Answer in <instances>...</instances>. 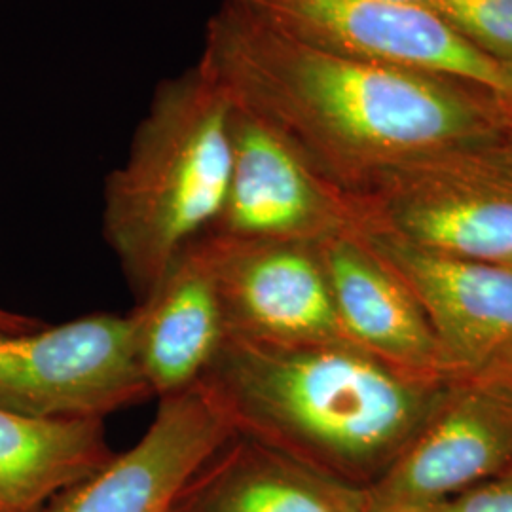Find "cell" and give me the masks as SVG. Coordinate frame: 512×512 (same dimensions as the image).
<instances>
[{"mask_svg":"<svg viewBox=\"0 0 512 512\" xmlns=\"http://www.w3.org/2000/svg\"><path fill=\"white\" fill-rule=\"evenodd\" d=\"M351 342L226 338L198 385L234 435L351 486L384 473L450 387Z\"/></svg>","mask_w":512,"mask_h":512,"instance_id":"2","label":"cell"},{"mask_svg":"<svg viewBox=\"0 0 512 512\" xmlns=\"http://www.w3.org/2000/svg\"><path fill=\"white\" fill-rule=\"evenodd\" d=\"M387 2H399V4H410V6H421V8H429L437 2V0H387Z\"/></svg>","mask_w":512,"mask_h":512,"instance_id":"19","label":"cell"},{"mask_svg":"<svg viewBox=\"0 0 512 512\" xmlns=\"http://www.w3.org/2000/svg\"><path fill=\"white\" fill-rule=\"evenodd\" d=\"M431 10L480 52L512 65V0H437Z\"/></svg>","mask_w":512,"mask_h":512,"instance_id":"16","label":"cell"},{"mask_svg":"<svg viewBox=\"0 0 512 512\" xmlns=\"http://www.w3.org/2000/svg\"><path fill=\"white\" fill-rule=\"evenodd\" d=\"M230 143L226 198L207 234L319 245L359 232L355 198L329 181L281 129L234 99Z\"/></svg>","mask_w":512,"mask_h":512,"instance_id":"8","label":"cell"},{"mask_svg":"<svg viewBox=\"0 0 512 512\" xmlns=\"http://www.w3.org/2000/svg\"><path fill=\"white\" fill-rule=\"evenodd\" d=\"M112 456L105 420H46L0 406V512H42Z\"/></svg>","mask_w":512,"mask_h":512,"instance_id":"15","label":"cell"},{"mask_svg":"<svg viewBox=\"0 0 512 512\" xmlns=\"http://www.w3.org/2000/svg\"><path fill=\"white\" fill-rule=\"evenodd\" d=\"M230 338L262 344L349 342L317 245L205 234Z\"/></svg>","mask_w":512,"mask_h":512,"instance_id":"10","label":"cell"},{"mask_svg":"<svg viewBox=\"0 0 512 512\" xmlns=\"http://www.w3.org/2000/svg\"><path fill=\"white\" fill-rule=\"evenodd\" d=\"M232 97L198 61L160 84L105 184L103 234L137 302L219 219L232 165Z\"/></svg>","mask_w":512,"mask_h":512,"instance_id":"3","label":"cell"},{"mask_svg":"<svg viewBox=\"0 0 512 512\" xmlns=\"http://www.w3.org/2000/svg\"><path fill=\"white\" fill-rule=\"evenodd\" d=\"M311 46L440 76L490 93L512 114V65L480 52L429 8L387 0H230Z\"/></svg>","mask_w":512,"mask_h":512,"instance_id":"6","label":"cell"},{"mask_svg":"<svg viewBox=\"0 0 512 512\" xmlns=\"http://www.w3.org/2000/svg\"><path fill=\"white\" fill-rule=\"evenodd\" d=\"M429 512H512V465L488 482Z\"/></svg>","mask_w":512,"mask_h":512,"instance_id":"17","label":"cell"},{"mask_svg":"<svg viewBox=\"0 0 512 512\" xmlns=\"http://www.w3.org/2000/svg\"><path fill=\"white\" fill-rule=\"evenodd\" d=\"M200 63L351 196L393 165L501 143L512 120L490 93L311 46L230 0L205 27Z\"/></svg>","mask_w":512,"mask_h":512,"instance_id":"1","label":"cell"},{"mask_svg":"<svg viewBox=\"0 0 512 512\" xmlns=\"http://www.w3.org/2000/svg\"><path fill=\"white\" fill-rule=\"evenodd\" d=\"M42 325L44 323L40 319L0 308V330H6V332H25V330L38 329Z\"/></svg>","mask_w":512,"mask_h":512,"instance_id":"18","label":"cell"},{"mask_svg":"<svg viewBox=\"0 0 512 512\" xmlns=\"http://www.w3.org/2000/svg\"><path fill=\"white\" fill-rule=\"evenodd\" d=\"M414 294L452 378L512 374V266L439 255L384 232H357Z\"/></svg>","mask_w":512,"mask_h":512,"instance_id":"9","label":"cell"},{"mask_svg":"<svg viewBox=\"0 0 512 512\" xmlns=\"http://www.w3.org/2000/svg\"><path fill=\"white\" fill-rule=\"evenodd\" d=\"M363 230L439 255L512 266V152L448 148L393 165L353 196Z\"/></svg>","mask_w":512,"mask_h":512,"instance_id":"4","label":"cell"},{"mask_svg":"<svg viewBox=\"0 0 512 512\" xmlns=\"http://www.w3.org/2000/svg\"><path fill=\"white\" fill-rule=\"evenodd\" d=\"M150 397L137 361L133 311L0 330L2 408L46 420H105Z\"/></svg>","mask_w":512,"mask_h":512,"instance_id":"5","label":"cell"},{"mask_svg":"<svg viewBox=\"0 0 512 512\" xmlns=\"http://www.w3.org/2000/svg\"><path fill=\"white\" fill-rule=\"evenodd\" d=\"M133 315L137 361L152 397L198 385L228 338L205 236L173 260Z\"/></svg>","mask_w":512,"mask_h":512,"instance_id":"12","label":"cell"},{"mask_svg":"<svg viewBox=\"0 0 512 512\" xmlns=\"http://www.w3.org/2000/svg\"><path fill=\"white\" fill-rule=\"evenodd\" d=\"M503 143H505V147L509 148L512 152V120L509 122V128H507V133H505Z\"/></svg>","mask_w":512,"mask_h":512,"instance_id":"20","label":"cell"},{"mask_svg":"<svg viewBox=\"0 0 512 512\" xmlns=\"http://www.w3.org/2000/svg\"><path fill=\"white\" fill-rule=\"evenodd\" d=\"M512 465V374L459 378L384 473L363 512H429Z\"/></svg>","mask_w":512,"mask_h":512,"instance_id":"7","label":"cell"},{"mask_svg":"<svg viewBox=\"0 0 512 512\" xmlns=\"http://www.w3.org/2000/svg\"><path fill=\"white\" fill-rule=\"evenodd\" d=\"M232 437L200 385L167 395L137 444L114 454L42 512H173L188 482Z\"/></svg>","mask_w":512,"mask_h":512,"instance_id":"11","label":"cell"},{"mask_svg":"<svg viewBox=\"0 0 512 512\" xmlns=\"http://www.w3.org/2000/svg\"><path fill=\"white\" fill-rule=\"evenodd\" d=\"M317 249L351 344L416 374H448L418 300L359 234L323 241Z\"/></svg>","mask_w":512,"mask_h":512,"instance_id":"13","label":"cell"},{"mask_svg":"<svg viewBox=\"0 0 512 512\" xmlns=\"http://www.w3.org/2000/svg\"><path fill=\"white\" fill-rule=\"evenodd\" d=\"M173 512H363V497L361 486L234 435L188 482Z\"/></svg>","mask_w":512,"mask_h":512,"instance_id":"14","label":"cell"}]
</instances>
